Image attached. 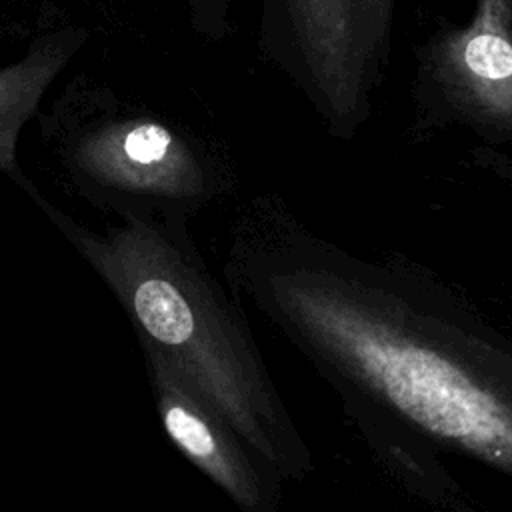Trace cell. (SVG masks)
Masks as SVG:
<instances>
[{
    "label": "cell",
    "mask_w": 512,
    "mask_h": 512,
    "mask_svg": "<svg viewBox=\"0 0 512 512\" xmlns=\"http://www.w3.org/2000/svg\"><path fill=\"white\" fill-rule=\"evenodd\" d=\"M60 16L56 0H0V38L36 36Z\"/></svg>",
    "instance_id": "obj_6"
},
{
    "label": "cell",
    "mask_w": 512,
    "mask_h": 512,
    "mask_svg": "<svg viewBox=\"0 0 512 512\" xmlns=\"http://www.w3.org/2000/svg\"><path fill=\"white\" fill-rule=\"evenodd\" d=\"M82 158L100 178L132 190H164L182 170L174 134L152 120H124L92 134Z\"/></svg>",
    "instance_id": "obj_4"
},
{
    "label": "cell",
    "mask_w": 512,
    "mask_h": 512,
    "mask_svg": "<svg viewBox=\"0 0 512 512\" xmlns=\"http://www.w3.org/2000/svg\"><path fill=\"white\" fill-rule=\"evenodd\" d=\"M158 408L172 442L236 500L260 498L256 476L222 428V416L160 356H152Z\"/></svg>",
    "instance_id": "obj_3"
},
{
    "label": "cell",
    "mask_w": 512,
    "mask_h": 512,
    "mask_svg": "<svg viewBox=\"0 0 512 512\" xmlns=\"http://www.w3.org/2000/svg\"><path fill=\"white\" fill-rule=\"evenodd\" d=\"M316 348L428 432L512 472V398L460 356L336 288L288 292Z\"/></svg>",
    "instance_id": "obj_1"
},
{
    "label": "cell",
    "mask_w": 512,
    "mask_h": 512,
    "mask_svg": "<svg viewBox=\"0 0 512 512\" xmlns=\"http://www.w3.org/2000/svg\"><path fill=\"white\" fill-rule=\"evenodd\" d=\"M86 38L88 30L80 24H54L32 36L22 58L0 68V126L14 124L34 108Z\"/></svg>",
    "instance_id": "obj_5"
},
{
    "label": "cell",
    "mask_w": 512,
    "mask_h": 512,
    "mask_svg": "<svg viewBox=\"0 0 512 512\" xmlns=\"http://www.w3.org/2000/svg\"><path fill=\"white\" fill-rule=\"evenodd\" d=\"M98 264L144 330L150 350L234 428L264 442L246 366L218 320L196 276L142 226L124 230L98 248Z\"/></svg>",
    "instance_id": "obj_2"
},
{
    "label": "cell",
    "mask_w": 512,
    "mask_h": 512,
    "mask_svg": "<svg viewBox=\"0 0 512 512\" xmlns=\"http://www.w3.org/2000/svg\"><path fill=\"white\" fill-rule=\"evenodd\" d=\"M468 68L488 80H504L512 76V46L496 34L474 36L464 52Z\"/></svg>",
    "instance_id": "obj_7"
},
{
    "label": "cell",
    "mask_w": 512,
    "mask_h": 512,
    "mask_svg": "<svg viewBox=\"0 0 512 512\" xmlns=\"http://www.w3.org/2000/svg\"><path fill=\"white\" fill-rule=\"evenodd\" d=\"M88 2H92V4H96V6L108 8V6H114L116 2H122V0H88Z\"/></svg>",
    "instance_id": "obj_8"
}]
</instances>
